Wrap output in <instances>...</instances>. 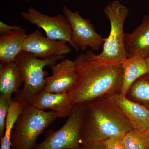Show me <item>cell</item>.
I'll return each instance as SVG.
<instances>
[{"label":"cell","mask_w":149,"mask_h":149,"mask_svg":"<svg viewBox=\"0 0 149 149\" xmlns=\"http://www.w3.org/2000/svg\"><path fill=\"white\" fill-rule=\"evenodd\" d=\"M77 78L69 92L73 106L107 95L120 94L121 64H109L96 59L93 51L80 54L74 61Z\"/></svg>","instance_id":"cell-1"},{"label":"cell","mask_w":149,"mask_h":149,"mask_svg":"<svg viewBox=\"0 0 149 149\" xmlns=\"http://www.w3.org/2000/svg\"><path fill=\"white\" fill-rule=\"evenodd\" d=\"M132 129L130 123L109 95L85 103L81 143L104 142L112 137H123Z\"/></svg>","instance_id":"cell-2"},{"label":"cell","mask_w":149,"mask_h":149,"mask_svg":"<svg viewBox=\"0 0 149 149\" xmlns=\"http://www.w3.org/2000/svg\"><path fill=\"white\" fill-rule=\"evenodd\" d=\"M64 56H54L45 59L36 57L29 52L22 51L15 59L23 81V88L16 94L13 100L23 106L31 105L32 98L45 88L48 72L44 70L45 67L56 64Z\"/></svg>","instance_id":"cell-3"},{"label":"cell","mask_w":149,"mask_h":149,"mask_svg":"<svg viewBox=\"0 0 149 149\" xmlns=\"http://www.w3.org/2000/svg\"><path fill=\"white\" fill-rule=\"evenodd\" d=\"M129 10L118 0L109 3L104 12L109 20V35L104 39L102 51L95 54L98 61L109 64H121L128 58L124 45L123 25L128 15Z\"/></svg>","instance_id":"cell-4"},{"label":"cell","mask_w":149,"mask_h":149,"mask_svg":"<svg viewBox=\"0 0 149 149\" xmlns=\"http://www.w3.org/2000/svg\"><path fill=\"white\" fill-rule=\"evenodd\" d=\"M58 118L52 111H45L31 105L23 106L12 131V149L34 148L38 137Z\"/></svg>","instance_id":"cell-5"},{"label":"cell","mask_w":149,"mask_h":149,"mask_svg":"<svg viewBox=\"0 0 149 149\" xmlns=\"http://www.w3.org/2000/svg\"><path fill=\"white\" fill-rule=\"evenodd\" d=\"M85 103L73 106L64 125L58 130H49L45 139L33 149H78L81 143V132Z\"/></svg>","instance_id":"cell-6"},{"label":"cell","mask_w":149,"mask_h":149,"mask_svg":"<svg viewBox=\"0 0 149 149\" xmlns=\"http://www.w3.org/2000/svg\"><path fill=\"white\" fill-rule=\"evenodd\" d=\"M21 15L24 20L42 29L45 32L46 37L50 40L64 41L69 43L75 50H80L72 42V28L64 15L49 16L30 7L27 11H22Z\"/></svg>","instance_id":"cell-7"},{"label":"cell","mask_w":149,"mask_h":149,"mask_svg":"<svg viewBox=\"0 0 149 149\" xmlns=\"http://www.w3.org/2000/svg\"><path fill=\"white\" fill-rule=\"evenodd\" d=\"M62 11L71 26V39L75 46L83 52L88 47L92 51H99L103 45L104 38L96 32L91 21L83 18L78 11H72L65 6Z\"/></svg>","instance_id":"cell-8"},{"label":"cell","mask_w":149,"mask_h":149,"mask_svg":"<svg viewBox=\"0 0 149 149\" xmlns=\"http://www.w3.org/2000/svg\"><path fill=\"white\" fill-rule=\"evenodd\" d=\"M39 29L27 35L22 45V51L29 52L41 59L64 56L71 52L66 42L50 40Z\"/></svg>","instance_id":"cell-9"},{"label":"cell","mask_w":149,"mask_h":149,"mask_svg":"<svg viewBox=\"0 0 149 149\" xmlns=\"http://www.w3.org/2000/svg\"><path fill=\"white\" fill-rule=\"evenodd\" d=\"M50 68L52 74L46 77L44 90L51 93H69L77 81L74 61L64 59Z\"/></svg>","instance_id":"cell-10"},{"label":"cell","mask_w":149,"mask_h":149,"mask_svg":"<svg viewBox=\"0 0 149 149\" xmlns=\"http://www.w3.org/2000/svg\"><path fill=\"white\" fill-rule=\"evenodd\" d=\"M31 105L42 110L50 109L58 118L68 117L73 107L69 93H51L44 89L32 98Z\"/></svg>","instance_id":"cell-11"},{"label":"cell","mask_w":149,"mask_h":149,"mask_svg":"<svg viewBox=\"0 0 149 149\" xmlns=\"http://www.w3.org/2000/svg\"><path fill=\"white\" fill-rule=\"evenodd\" d=\"M110 98L120 109L133 129L149 128V109L128 100L120 94L109 95Z\"/></svg>","instance_id":"cell-12"},{"label":"cell","mask_w":149,"mask_h":149,"mask_svg":"<svg viewBox=\"0 0 149 149\" xmlns=\"http://www.w3.org/2000/svg\"><path fill=\"white\" fill-rule=\"evenodd\" d=\"M124 45L128 57L149 56V16L145 15L141 24L133 32L125 33Z\"/></svg>","instance_id":"cell-13"},{"label":"cell","mask_w":149,"mask_h":149,"mask_svg":"<svg viewBox=\"0 0 149 149\" xmlns=\"http://www.w3.org/2000/svg\"><path fill=\"white\" fill-rule=\"evenodd\" d=\"M25 29L22 28L0 36L1 63L14 62L17 56L22 51V45L27 36Z\"/></svg>","instance_id":"cell-14"},{"label":"cell","mask_w":149,"mask_h":149,"mask_svg":"<svg viewBox=\"0 0 149 149\" xmlns=\"http://www.w3.org/2000/svg\"><path fill=\"white\" fill-rule=\"evenodd\" d=\"M123 69L122 87L120 95L125 97L129 88L141 76L148 74L146 59L135 56L128 57L121 64Z\"/></svg>","instance_id":"cell-15"},{"label":"cell","mask_w":149,"mask_h":149,"mask_svg":"<svg viewBox=\"0 0 149 149\" xmlns=\"http://www.w3.org/2000/svg\"><path fill=\"white\" fill-rule=\"evenodd\" d=\"M22 83L21 75L14 62L1 63L0 96L17 94Z\"/></svg>","instance_id":"cell-16"},{"label":"cell","mask_w":149,"mask_h":149,"mask_svg":"<svg viewBox=\"0 0 149 149\" xmlns=\"http://www.w3.org/2000/svg\"><path fill=\"white\" fill-rule=\"evenodd\" d=\"M125 97L149 109L148 74H145L136 80L129 88Z\"/></svg>","instance_id":"cell-17"},{"label":"cell","mask_w":149,"mask_h":149,"mask_svg":"<svg viewBox=\"0 0 149 149\" xmlns=\"http://www.w3.org/2000/svg\"><path fill=\"white\" fill-rule=\"evenodd\" d=\"M23 106L19 102L13 99L6 120L4 134L1 139L0 149H12L11 142V132L17 118L22 112Z\"/></svg>","instance_id":"cell-18"},{"label":"cell","mask_w":149,"mask_h":149,"mask_svg":"<svg viewBox=\"0 0 149 149\" xmlns=\"http://www.w3.org/2000/svg\"><path fill=\"white\" fill-rule=\"evenodd\" d=\"M123 141L127 149H149V128L132 129L124 136Z\"/></svg>","instance_id":"cell-19"},{"label":"cell","mask_w":149,"mask_h":149,"mask_svg":"<svg viewBox=\"0 0 149 149\" xmlns=\"http://www.w3.org/2000/svg\"><path fill=\"white\" fill-rule=\"evenodd\" d=\"M13 99L10 95L0 96V139L4 134L7 116Z\"/></svg>","instance_id":"cell-20"},{"label":"cell","mask_w":149,"mask_h":149,"mask_svg":"<svg viewBox=\"0 0 149 149\" xmlns=\"http://www.w3.org/2000/svg\"><path fill=\"white\" fill-rule=\"evenodd\" d=\"M123 137H114L107 139L104 142L106 149H127L123 141Z\"/></svg>","instance_id":"cell-21"},{"label":"cell","mask_w":149,"mask_h":149,"mask_svg":"<svg viewBox=\"0 0 149 149\" xmlns=\"http://www.w3.org/2000/svg\"><path fill=\"white\" fill-rule=\"evenodd\" d=\"M78 149H106L104 142H85L82 143Z\"/></svg>","instance_id":"cell-22"},{"label":"cell","mask_w":149,"mask_h":149,"mask_svg":"<svg viewBox=\"0 0 149 149\" xmlns=\"http://www.w3.org/2000/svg\"><path fill=\"white\" fill-rule=\"evenodd\" d=\"M22 28V27L19 26L8 25L3 23L2 22H0V32L2 34L9 33L11 31L18 30Z\"/></svg>","instance_id":"cell-23"},{"label":"cell","mask_w":149,"mask_h":149,"mask_svg":"<svg viewBox=\"0 0 149 149\" xmlns=\"http://www.w3.org/2000/svg\"><path fill=\"white\" fill-rule=\"evenodd\" d=\"M146 63L147 68H148V74L149 75V56L146 58Z\"/></svg>","instance_id":"cell-24"}]
</instances>
